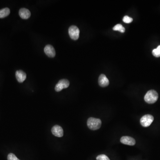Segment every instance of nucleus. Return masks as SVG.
<instances>
[{
    "label": "nucleus",
    "mask_w": 160,
    "mask_h": 160,
    "mask_svg": "<svg viewBox=\"0 0 160 160\" xmlns=\"http://www.w3.org/2000/svg\"><path fill=\"white\" fill-rule=\"evenodd\" d=\"M158 95L157 92L154 90H151L148 91L144 96V101L148 104H153L157 101Z\"/></svg>",
    "instance_id": "obj_1"
},
{
    "label": "nucleus",
    "mask_w": 160,
    "mask_h": 160,
    "mask_svg": "<svg viewBox=\"0 0 160 160\" xmlns=\"http://www.w3.org/2000/svg\"><path fill=\"white\" fill-rule=\"evenodd\" d=\"M102 121L100 119L90 117L87 121V125L89 129L92 130L98 129L101 127Z\"/></svg>",
    "instance_id": "obj_2"
},
{
    "label": "nucleus",
    "mask_w": 160,
    "mask_h": 160,
    "mask_svg": "<svg viewBox=\"0 0 160 160\" xmlns=\"http://www.w3.org/2000/svg\"><path fill=\"white\" fill-rule=\"evenodd\" d=\"M154 118L153 116L147 114L143 116L140 120V123L142 126L144 127H147L151 125L153 122Z\"/></svg>",
    "instance_id": "obj_3"
},
{
    "label": "nucleus",
    "mask_w": 160,
    "mask_h": 160,
    "mask_svg": "<svg viewBox=\"0 0 160 160\" xmlns=\"http://www.w3.org/2000/svg\"><path fill=\"white\" fill-rule=\"evenodd\" d=\"M68 33L71 39L77 40L79 38L80 31L76 26H72L69 28Z\"/></svg>",
    "instance_id": "obj_4"
},
{
    "label": "nucleus",
    "mask_w": 160,
    "mask_h": 160,
    "mask_svg": "<svg viewBox=\"0 0 160 160\" xmlns=\"http://www.w3.org/2000/svg\"><path fill=\"white\" fill-rule=\"evenodd\" d=\"M69 82L67 79L60 80L55 87V89L57 92H60L64 89L67 88L69 86Z\"/></svg>",
    "instance_id": "obj_5"
},
{
    "label": "nucleus",
    "mask_w": 160,
    "mask_h": 160,
    "mask_svg": "<svg viewBox=\"0 0 160 160\" xmlns=\"http://www.w3.org/2000/svg\"><path fill=\"white\" fill-rule=\"evenodd\" d=\"M121 142L128 146H134L136 144L134 139L129 136H123L121 138Z\"/></svg>",
    "instance_id": "obj_6"
},
{
    "label": "nucleus",
    "mask_w": 160,
    "mask_h": 160,
    "mask_svg": "<svg viewBox=\"0 0 160 160\" xmlns=\"http://www.w3.org/2000/svg\"><path fill=\"white\" fill-rule=\"evenodd\" d=\"M51 131L53 135L56 137L61 138L63 136V130L62 127L58 125H54L52 128Z\"/></svg>",
    "instance_id": "obj_7"
},
{
    "label": "nucleus",
    "mask_w": 160,
    "mask_h": 160,
    "mask_svg": "<svg viewBox=\"0 0 160 160\" xmlns=\"http://www.w3.org/2000/svg\"><path fill=\"white\" fill-rule=\"evenodd\" d=\"M44 52L48 57L54 58L56 55V51L53 46L51 45H46L44 49Z\"/></svg>",
    "instance_id": "obj_8"
},
{
    "label": "nucleus",
    "mask_w": 160,
    "mask_h": 160,
    "mask_svg": "<svg viewBox=\"0 0 160 160\" xmlns=\"http://www.w3.org/2000/svg\"><path fill=\"white\" fill-rule=\"evenodd\" d=\"M109 81L104 74H101L98 79V83L100 86L102 87H106L109 85Z\"/></svg>",
    "instance_id": "obj_9"
},
{
    "label": "nucleus",
    "mask_w": 160,
    "mask_h": 160,
    "mask_svg": "<svg viewBox=\"0 0 160 160\" xmlns=\"http://www.w3.org/2000/svg\"><path fill=\"white\" fill-rule=\"evenodd\" d=\"M20 16L23 19H27L31 16V13L29 10L26 8L20 9L19 12Z\"/></svg>",
    "instance_id": "obj_10"
},
{
    "label": "nucleus",
    "mask_w": 160,
    "mask_h": 160,
    "mask_svg": "<svg viewBox=\"0 0 160 160\" xmlns=\"http://www.w3.org/2000/svg\"><path fill=\"white\" fill-rule=\"evenodd\" d=\"M16 77L19 82L22 83L26 78V74L24 72L20 70L16 71Z\"/></svg>",
    "instance_id": "obj_11"
},
{
    "label": "nucleus",
    "mask_w": 160,
    "mask_h": 160,
    "mask_svg": "<svg viewBox=\"0 0 160 160\" xmlns=\"http://www.w3.org/2000/svg\"><path fill=\"white\" fill-rule=\"evenodd\" d=\"M10 9L8 8H4L0 10V18H5L10 14Z\"/></svg>",
    "instance_id": "obj_12"
},
{
    "label": "nucleus",
    "mask_w": 160,
    "mask_h": 160,
    "mask_svg": "<svg viewBox=\"0 0 160 160\" xmlns=\"http://www.w3.org/2000/svg\"><path fill=\"white\" fill-rule=\"evenodd\" d=\"M113 30L114 31H118L122 33L125 32V28L121 24H117L113 28Z\"/></svg>",
    "instance_id": "obj_13"
},
{
    "label": "nucleus",
    "mask_w": 160,
    "mask_h": 160,
    "mask_svg": "<svg viewBox=\"0 0 160 160\" xmlns=\"http://www.w3.org/2000/svg\"><path fill=\"white\" fill-rule=\"evenodd\" d=\"M152 54L154 57L159 58L160 57V45L156 48L153 50Z\"/></svg>",
    "instance_id": "obj_14"
},
{
    "label": "nucleus",
    "mask_w": 160,
    "mask_h": 160,
    "mask_svg": "<svg viewBox=\"0 0 160 160\" xmlns=\"http://www.w3.org/2000/svg\"><path fill=\"white\" fill-rule=\"evenodd\" d=\"M96 159L97 160H110L109 158L104 154H102L98 156Z\"/></svg>",
    "instance_id": "obj_15"
},
{
    "label": "nucleus",
    "mask_w": 160,
    "mask_h": 160,
    "mask_svg": "<svg viewBox=\"0 0 160 160\" xmlns=\"http://www.w3.org/2000/svg\"><path fill=\"white\" fill-rule=\"evenodd\" d=\"M133 19L129 16H125L123 18V21L125 23H130L133 22Z\"/></svg>",
    "instance_id": "obj_16"
},
{
    "label": "nucleus",
    "mask_w": 160,
    "mask_h": 160,
    "mask_svg": "<svg viewBox=\"0 0 160 160\" xmlns=\"http://www.w3.org/2000/svg\"><path fill=\"white\" fill-rule=\"evenodd\" d=\"M8 160H20L17 158V157L13 153H10L9 154L7 157Z\"/></svg>",
    "instance_id": "obj_17"
}]
</instances>
